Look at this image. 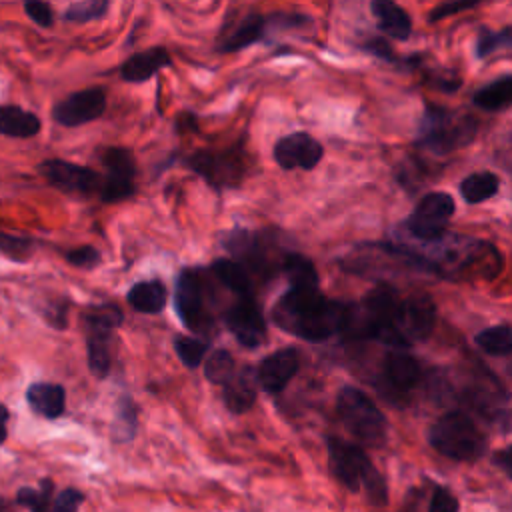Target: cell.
<instances>
[{"label": "cell", "mask_w": 512, "mask_h": 512, "mask_svg": "<svg viewBox=\"0 0 512 512\" xmlns=\"http://www.w3.org/2000/svg\"><path fill=\"white\" fill-rule=\"evenodd\" d=\"M104 110H106V92L100 86H92L86 90L72 92L64 100H60L54 106L52 116L58 124L74 128L100 118Z\"/></svg>", "instance_id": "obj_15"}, {"label": "cell", "mask_w": 512, "mask_h": 512, "mask_svg": "<svg viewBox=\"0 0 512 512\" xmlns=\"http://www.w3.org/2000/svg\"><path fill=\"white\" fill-rule=\"evenodd\" d=\"M362 48H364L366 52H370L372 56L384 60V62H398V60H400V58L394 54V50H392V46L388 44V40L378 38V36L366 40V42L362 44Z\"/></svg>", "instance_id": "obj_40"}, {"label": "cell", "mask_w": 512, "mask_h": 512, "mask_svg": "<svg viewBox=\"0 0 512 512\" xmlns=\"http://www.w3.org/2000/svg\"><path fill=\"white\" fill-rule=\"evenodd\" d=\"M38 170L48 184H52L54 188L66 194L90 196L100 188V176L88 166L72 164L60 158H50V160H44L38 166Z\"/></svg>", "instance_id": "obj_14"}, {"label": "cell", "mask_w": 512, "mask_h": 512, "mask_svg": "<svg viewBox=\"0 0 512 512\" xmlns=\"http://www.w3.org/2000/svg\"><path fill=\"white\" fill-rule=\"evenodd\" d=\"M174 350L184 366L196 368L202 364V360L208 352V342L202 338H196V336H176Z\"/></svg>", "instance_id": "obj_31"}, {"label": "cell", "mask_w": 512, "mask_h": 512, "mask_svg": "<svg viewBox=\"0 0 512 512\" xmlns=\"http://www.w3.org/2000/svg\"><path fill=\"white\" fill-rule=\"evenodd\" d=\"M52 482L42 480L40 488H20L16 500L18 504L26 506L30 512H48L52 500Z\"/></svg>", "instance_id": "obj_33"}, {"label": "cell", "mask_w": 512, "mask_h": 512, "mask_svg": "<svg viewBox=\"0 0 512 512\" xmlns=\"http://www.w3.org/2000/svg\"><path fill=\"white\" fill-rule=\"evenodd\" d=\"M474 6H478V0H470V2H446V4H440V6H436L434 10H430L428 20H430V22H438V20H442V18H448V16H452V14H456V12H462V10H470V8H474Z\"/></svg>", "instance_id": "obj_41"}, {"label": "cell", "mask_w": 512, "mask_h": 512, "mask_svg": "<svg viewBox=\"0 0 512 512\" xmlns=\"http://www.w3.org/2000/svg\"><path fill=\"white\" fill-rule=\"evenodd\" d=\"M454 198L446 192H428L406 218V230L420 242H436L446 234V224L454 214Z\"/></svg>", "instance_id": "obj_11"}, {"label": "cell", "mask_w": 512, "mask_h": 512, "mask_svg": "<svg viewBox=\"0 0 512 512\" xmlns=\"http://www.w3.org/2000/svg\"><path fill=\"white\" fill-rule=\"evenodd\" d=\"M66 260L76 266V268H84V270H92L94 266L100 264V252L94 246H78L70 252H66Z\"/></svg>", "instance_id": "obj_36"}, {"label": "cell", "mask_w": 512, "mask_h": 512, "mask_svg": "<svg viewBox=\"0 0 512 512\" xmlns=\"http://www.w3.org/2000/svg\"><path fill=\"white\" fill-rule=\"evenodd\" d=\"M336 412L344 428L364 446L380 448L386 442L388 422L380 408L360 388L342 386L336 396Z\"/></svg>", "instance_id": "obj_6"}, {"label": "cell", "mask_w": 512, "mask_h": 512, "mask_svg": "<svg viewBox=\"0 0 512 512\" xmlns=\"http://www.w3.org/2000/svg\"><path fill=\"white\" fill-rule=\"evenodd\" d=\"M40 132V118L20 106H0V134L30 138Z\"/></svg>", "instance_id": "obj_24"}, {"label": "cell", "mask_w": 512, "mask_h": 512, "mask_svg": "<svg viewBox=\"0 0 512 512\" xmlns=\"http://www.w3.org/2000/svg\"><path fill=\"white\" fill-rule=\"evenodd\" d=\"M372 14L376 16V24L378 30L388 34L394 40H408L412 34V20L408 16V12L390 2V0H374L370 4Z\"/></svg>", "instance_id": "obj_20"}, {"label": "cell", "mask_w": 512, "mask_h": 512, "mask_svg": "<svg viewBox=\"0 0 512 512\" xmlns=\"http://www.w3.org/2000/svg\"><path fill=\"white\" fill-rule=\"evenodd\" d=\"M434 322L436 306L426 292L400 294L388 284H378L362 302L350 304L342 336L372 338L394 350H404L426 340Z\"/></svg>", "instance_id": "obj_1"}, {"label": "cell", "mask_w": 512, "mask_h": 512, "mask_svg": "<svg viewBox=\"0 0 512 512\" xmlns=\"http://www.w3.org/2000/svg\"><path fill=\"white\" fill-rule=\"evenodd\" d=\"M212 274L218 282L228 288L236 296H254V280L252 276L236 262L228 258H220L212 264Z\"/></svg>", "instance_id": "obj_25"}, {"label": "cell", "mask_w": 512, "mask_h": 512, "mask_svg": "<svg viewBox=\"0 0 512 512\" xmlns=\"http://www.w3.org/2000/svg\"><path fill=\"white\" fill-rule=\"evenodd\" d=\"M428 442L436 452L456 462H474L488 448L486 434L464 410H450L436 418L428 428Z\"/></svg>", "instance_id": "obj_4"}, {"label": "cell", "mask_w": 512, "mask_h": 512, "mask_svg": "<svg viewBox=\"0 0 512 512\" xmlns=\"http://www.w3.org/2000/svg\"><path fill=\"white\" fill-rule=\"evenodd\" d=\"M82 500H84L82 492H78L74 488H66L54 500L52 512H78V506H80Z\"/></svg>", "instance_id": "obj_39"}, {"label": "cell", "mask_w": 512, "mask_h": 512, "mask_svg": "<svg viewBox=\"0 0 512 512\" xmlns=\"http://www.w3.org/2000/svg\"><path fill=\"white\" fill-rule=\"evenodd\" d=\"M322 156V144L306 132H292L274 144V160L284 170H312L322 160Z\"/></svg>", "instance_id": "obj_17"}, {"label": "cell", "mask_w": 512, "mask_h": 512, "mask_svg": "<svg viewBox=\"0 0 512 512\" xmlns=\"http://www.w3.org/2000/svg\"><path fill=\"white\" fill-rule=\"evenodd\" d=\"M428 512H458V500L448 488L436 486L430 498Z\"/></svg>", "instance_id": "obj_37"}, {"label": "cell", "mask_w": 512, "mask_h": 512, "mask_svg": "<svg viewBox=\"0 0 512 512\" xmlns=\"http://www.w3.org/2000/svg\"><path fill=\"white\" fill-rule=\"evenodd\" d=\"M224 324L246 348H258L266 342V320L256 296H236L224 312Z\"/></svg>", "instance_id": "obj_13"}, {"label": "cell", "mask_w": 512, "mask_h": 512, "mask_svg": "<svg viewBox=\"0 0 512 512\" xmlns=\"http://www.w3.org/2000/svg\"><path fill=\"white\" fill-rule=\"evenodd\" d=\"M104 164V178H100V198L106 204L122 202L130 198L136 190L134 176H136V162L128 148L110 146L102 152Z\"/></svg>", "instance_id": "obj_12"}, {"label": "cell", "mask_w": 512, "mask_h": 512, "mask_svg": "<svg viewBox=\"0 0 512 512\" xmlns=\"http://www.w3.org/2000/svg\"><path fill=\"white\" fill-rule=\"evenodd\" d=\"M476 346L490 354V356H508L512 350L510 342V326L508 324H496L490 328H484L474 338Z\"/></svg>", "instance_id": "obj_29"}, {"label": "cell", "mask_w": 512, "mask_h": 512, "mask_svg": "<svg viewBox=\"0 0 512 512\" xmlns=\"http://www.w3.org/2000/svg\"><path fill=\"white\" fill-rule=\"evenodd\" d=\"M328 466L332 476L348 490H366L372 504L382 506L388 502L386 482L374 468L368 454L354 442H346L338 436H328Z\"/></svg>", "instance_id": "obj_3"}, {"label": "cell", "mask_w": 512, "mask_h": 512, "mask_svg": "<svg viewBox=\"0 0 512 512\" xmlns=\"http://www.w3.org/2000/svg\"><path fill=\"white\" fill-rule=\"evenodd\" d=\"M300 350L296 346H284L268 354L256 368V382L270 394L282 392L300 368Z\"/></svg>", "instance_id": "obj_16"}, {"label": "cell", "mask_w": 512, "mask_h": 512, "mask_svg": "<svg viewBox=\"0 0 512 512\" xmlns=\"http://www.w3.org/2000/svg\"><path fill=\"white\" fill-rule=\"evenodd\" d=\"M350 304L324 296L318 284H290L272 308V322L302 340L324 342L346 328Z\"/></svg>", "instance_id": "obj_2"}, {"label": "cell", "mask_w": 512, "mask_h": 512, "mask_svg": "<svg viewBox=\"0 0 512 512\" xmlns=\"http://www.w3.org/2000/svg\"><path fill=\"white\" fill-rule=\"evenodd\" d=\"M426 374L420 362L402 350H392L384 356L382 368L376 376V390L392 406H408L412 394L424 386Z\"/></svg>", "instance_id": "obj_7"}, {"label": "cell", "mask_w": 512, "mask_h": 512, "mask_svg": "<svg viewBox=\"0 0 512 512\" xmlns=\"http://www.w3.org/2000/svg\"><path fill=\"white\" fill-rule=\"evenodd\" d=\"M138 428V408L130 396L118 398L116 416L112 424V436L116 442H128L134 438Z\"/></svg>", "instance_id": "obj_28"}, {"label": "cell", "mask_w": 512, "mask_h": 512, "mask_svg": "<svg viewBox=\"0 0 512 512\" xmlns=\"http://www.w3.org/2000/svg\"><path fill=\"white\" fill-rule=\"evenodd\" d=\"M234 372H236V362H234V356L226 348L214 350L204 364L206 380L212 384H218V386L228 382Z\"/></svg>", "instance_id": "obj_30"}, {"label": "cell", "mask_w": 512, "mask_h": 512, "mask_svg": "<svg viewBox=\"0 0 512 512\" xmlns=\"http://www.w3.org/2000/svg\"><path fill=\"white\" fill-rule=\"evenodd\" d=\"M110 4L106 0H86V2H76L66 8L64 20L68 22H90L98 20L108 12Z\"/></svg>", "instance_id": "obj_34"}, {"label": "cell", "mask_w": 512, "mask_h": 512, "mask_svg": "<svg viewBox=\"0 0 512 512\" xmlns=\"http://www.w3.org/2000/svg\"><path fill=\"white\" fill-rule=\"evenodd\" d=\"M512 44V30L510 26H506L500 32H494L490 28H480L478 36H476V58H486L492 52L500 50V48H510Z\"/></svg>", "instance_id": "obj_32"}, {"label": "cell", "mask_w": 512, "mask_h": 512, "mask_svg": "<svg viewBox=\"0 0 512 512\" xmlns=\"http://www.w3.org/2000/svg\"><path fill=\"white\" fill-rule=\"evenodd\" d=\"M478 134V120L464 112H454L444 106H426L418 124L416 144L432 154L446 156L468 146Z\"/></svg>", "instance_id": "obj_5"}, {"label": "cell", "mask_w": 512, "mask_h": 512, "mask_svg": "<svg viewBox=\"0 0 512 512\" xmlns=\"http://www.w3.org/2000/svg\"><path fill=\"white\" fill-rule=\"evenodd\" d=\"M224 404L232 414L248 412L256 402V374L252 366L236 370L228 382L222 384Z\"/></svg>", "instance_id": "obj_19"}, {"label": "cell", "mask_w": 512, "mask_h": 512, "mask_svg": "<svg viewBox=\"0 0 512 512\" xmlns=\"http://www.w3.org/2000/svg\"><path fill=\"white\" fill-rule=\"evenodd\" d=\"M500 190V178L494 172L482 170V172H472L460 182V196L468 204H480L490 198H494Z\"/></svg>", "instance_id": "obj_27"}, {"label": "cell", "mask_w": 512, "mask_h": 512, "mask_svg": "<svg viewBox=\"0 0 512 512\" xmlns=\"http://www.w3.org/2000/svg\"><path fill=\"white\" fill-rule=\"evenodd\" d=\"M6 420H8V410L4 404H0V444L6 440Z\"/></svg>", "instance_id": "obj_43"}, {"label": "cell", "mask_w": 512, "mask_h": 512, "mask_svg": "<svg viewBox=\"0 0 512 512\" xmlns=\"http://www.w3.org/2000/svg\"><path fill=\"white\" fill-rule=\"evenodd\" d=\"M34 250L32 240L0 232V252L12 260H26Z\"/></svg>", "instance_id": "obj_35"}, {"label": "cell", "mask_w": 512, "mask_h": 512, "mask_svg": "<svg viewBox=\"0 0 512 512\" xmlns=\"http://www.w3.org/2000/svg\"><path fill=\"white\" fill-rule=\"evenodd\" d=\"M0 512H4V508H2V504H0Z\"/></svg>", "instance_id": "obj_44"}, {"label": "cell", "mask_w": 512, "mask_h": 512, "mask_svg": "<svg viewBox=\"0 0 512 512\" xmlns=\"http://www.w3.org/2000/svg\"><path fill=\"white\" fill-rule=\"evenodd\" d=\"M174 310L182 324L196 334H206L212 328L214 320L206 304L204 280L196 268H184L178 274L174 288Z\"/></svg>", "instance_id": "obj_9"}, {"label": "cell", "mask_w": 512, "mask_h": 512, "mask_svg": "<svg viewBox=\"0 0 512 512\" xmlns=\"http://www.w3.org/2000/svg\"><path fill=\"white\" fill-rule=\"evenodd\" d=\"M494 462H498V464L504 468L506 474L512 472V468H510V450H508V448H504V450L494 458Z\"/></svg>", "instance_id": "obj_42"}, {"label": "cell", "mask_w": 512, "mask_h": 512, "mask_svg": "<svg viewBox=\"0 0 512 512\" xmlns=\"http://www.w3.org/2000/svg\"><path fill=\"white\" fill-rule=\"evenodd\" d=\"M186 166L200 174L212 188L222 190L240 184L246 172V156L238 146L220 152L198 150L186 158Z\"/></svg>", "instance_id": "obj_10"}, {"label": "cell", "mask_w": 512, "mask_h": 512, "mask_svg": "<svg viewBox=\"0 0 512 512\" xmlns=\"http://www.w3.org/2000/svg\"><path fill=\"white\" fill-rule=\"evenodd\" d=\"M128 304L142 314H158L164 310L168 300V290L162 280H142L132 284L126 294Z\"/></svg>", "instance_id": "obj_22"}, {"label": "cell", "mask_w": 512, "mask_h": 512, "mask_svg": "<svg viewBox=\"0 0 512 512\" xmlns=\"http://www.w3.org/2000/svg\"><path fill=\"white\" fill-rule=\"evenodd\" d=\"M122 318V310L116 304L94 306L84 314L88 368L96 378H104L110 372V342Z\"/></svg>", "instance_id": "obj_8"}, {"label": "cell", "mask_w": 512, "mask_h": 512, "mask_svg": "<svg viewBox=\"0 0 512 512\" xmlns=\"http://www.w3.org/2000/svg\"><path fill=\"white\" fill-rule=\"evenodd\" d=\"M24 10L26 14L42 28H50L54 24V14H52V6L46 4V2H40V0H30V2H24Z\"/></svg>", "instance_id": "obj_38"}, {"label": "cell", "mask_w": 512, "mask_h": 512, "mask_svg": "<svg viewBox=\"0 0 512 512\" xmlns=\"http://www.w3.org/2000/svg\"><path fill=\"white\" fill-rule=\"evenodd\" d=\"M472 102L486 112H500L512 102V76L504 74L474 92Z\"/></svg>", "instance_id": "obj_26"}, {"label": "cell", "mask_w": 512, "mask_h": 512, "mask_svg": "<svg viewBox=\"0 0 512 512\" xmlns=\"http://www.w3.org/2000/svg\"><path fill=\"white\" fill-rule=\"evenodd\" d=\"M30 408L44 418H58L66 408V390L54 382H34L26 390Z\"/></svg>", "instance_id": "obj_21"}, {"label": "cell", "mask_w": 512, "mask_h": 512, "mask_svg": "<svg viewBox=\"0 0 512 512\" xmlns=\"http://www.w3.org/2000/svg\"><path fill=\"white\" fill-rule=\"evenodd\" d=\"M172 58L164 46H152L144 52L132 54L122 66H120V76L126 82L140 84L158 74L162 68H170Z\"/></svg>", "instance_id": "obj_18"}, {"label": "cell", "mask_w": 512, "mask_h": 512, "mask_svg": "<svg viewBox=\"0 0 512 512\" xmlns=\"http://www.w3.org/2000/svg\"><path fill=\"white\" fill-rule=\"evenodd\" d=\"M264 34H266V18L260 14H248L240 20V24L228 36H224L216 44V50L218 52H238V50L262 40Z\"/></svg>", "instance_id": "obj_23"}]
</instances>
